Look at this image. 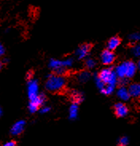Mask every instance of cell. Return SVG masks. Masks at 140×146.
<instances>
[{"instance_id":"obj_1","label":"cell","mask_w":140,"mask_h":146,"mask_svg":"<svg viewBox=\"0 0 140 146\" xmlns=\"http://www.w3.org/2000/svg\"><path fill=\"white\" fill-rule=\"evenodd\" d=\"M66 80L64 76L57 74H51L48 77L46 82V89L51 93H58L65 88Z\"/></svg>"},{"instance_id":"obj_2","label":"cell","mask_w":140,"mask_h":146,"mask_svg":"<svg viewBox=\"0 0 140 146\" xmlns=\"http://www.w3.org/2000/svg\"><path fill=\"white\" fill-rule=\"evenodd\" d=\"M137 71V65L131 61H127L120 63L116 68V74L118 78H131Z\"/></svg>"},{"instance_id":"obj_3","label":"cell","mask_w":140,"mask_h":146,"mask_svg":"<svg viewBox=\"0 0 140 146\" xmlns=\"http://www.w3.org/2000/svg\"><path fill=\"white\" fill-rule=\"evenodd\" d=\"M72 65H73V60L71 58H68L64 61L51 59L49 64L50 67L53 70L55 74L61 75V76H64V74L67 72V68L72 66Z\"/></svg>"},{"instance_id":"obj_4","label":"cell","mask_w":140,"mask_h":146,"mask_svg":"<svg viewBox=\"0 0 140 146\" xmlns=\"http://www.w3.org/2000/svg\"><path fill=\"white\" fill-rule=\"evenodd\" d=\"M96 77L101 82L104 83L105 85L112 86L116 87L117 82H118V77L116 74L115 71H113L110 68L103 69L98 74Z\"/></svg>"},{"instance_id":"obj_5","label":"cell","mask_w":140,"mask_h":146,"mask_svg":"<svg viewBox=\"0 0 140 146\" xmlns=\"http://www.w3.org/2000/svg\"><path fill=\"white\" fill-rule=\"evenodd\" d=\"M46 96L45 94H38L37 98L34 99L30 100V104H29V110L30 111V113H35L38 110L39 108L41 106H42L44 102H46Z\"/></svg>"},{"instance_id":"obj_6","label":"cell","mask_w":140,"mask_h":146,"mask_svg":"<svg viewBox=\"0 0 140 146\" xmlns=\"http://www.w3.org/2000/svg\"><path fill=\"white\" fill-rule=\"evenodd\" d=\"M28 82V96L30 100L34 99L38 97V84L36 80L34 79H29Z\"/></svg>"},{"instance_id":"obj_7","label":"cell","mask_w":140,"mask_h":146,"mask_svg":"<svg viewBox=\"0 0 140 146\" xmlns=\"http://www.w3.org/2000/svg\"><path fill=\"white\" fill-rule=\"evenodd\" d=\"M100 59H101L102 63L104 65L109 66V65H112L115 62L116 56H115V54L113 53V51L107 49L101 53Z\"/></svg>"},{"instance_id":"obj_8","label":"cell","mask_w":140,"mask_h":146,"mask_svg":"<svg viewBox=\"0 0 140 146\" xmlns=\"http://www.w3.org/2000/svg\"><path fill=\"white\" fill-rule=\"evenodd\" d=\"M114 112L118 117H124L128 113V108L124 103L118 102L114 106Z\"/></svg>"},{"instance_id":"obj_9","label":"cell","mask_w":140,"mask_h":146,"mask_svg":"<svg viewBox=\"0 0 140 146\" xmlns=\"http://www.w3.org/2000/svg\"><path fill=\"white\" fill-rule=\"evenodd\" d=\"M25 126H26V122H25V121L20 120L18 121H17V122L15 123V124L13 125V126L11 127V134L14 135V136L20 135L24 131Z\"/></svg>"},{"instance_id":"obj_10","label":"cell","mask_w":140,"mask_h":146,"mask_svg":"<svg viewBox=\"0 0 140 146\" xmlns=\"http://www.w3.org/2000/svg\"><path fill=\"white\" fill-rule=\"evenodd\" d=\"M92 49V44L85 43L81 45L77 51V55L79 59H83L88 54Z\"/></svg>"},{"instance_id":"obj_11","label":"cell","mask_w":140,"mask_h":146,"mask_svg":"<svg viewBox=\"0 0 140 146\" xmlns=\"http://www.w3.org/2000/svg\"><path fill=\"white\" fill-rule=\"evenodd\" d=\"M128 92L131 97L133 98H140V83H133L128 87Z\"/></svg>"},{"instance_id":"obj_12","label":"cell","mask_w":140,"mask_h":146,"mask_svg":"<svg viewBox=\"0 0 140 146\" xmlns=\"http://www.w3.org/2000/svg\"><path fill=\"white\" fill-rule=\"evenodd\" d=\"M121 43V39L118 37V36H115V37H112L110 39L108 40V44H107V46H108V50H115Z\"/></svg>"},{"instance_id":"obj_13","label":"cell","mask_w":140,"mask_h":146,"mask_svg":"<svg viewBox=\"0 0 140 146\" xmlns=\"http://www.w3.org/2000/svg\"><path fill=\"white\" fill-rule=\"evenodd\" d=\"M117 96L119 97V98L123 101H128L129 98H131L128 90L124 86H121L119 88V90H117Z\"/></svg>"},{"instance_id":"obj_14","label":"cell","mask_w":140,"mask_h":146,"mask_svg":"<svg viewBox=\"0 0 140 146\" xmlns=\"http://www.w3.org/2000/svg\"><path fill=\"white\" fill-rule=\"evenodd\" d=\"M78 114V104L73 103L69 109V118L73 120L77 118Z\"/></svg>"},{"instance_id":"obj_15","label":"cell","mask_w":140,"mask_h":146,"mask_svg":"<svg viewBox=\"0 0 140 146\" xmlns=\"http://www.w3.org/2000/svg\"><path fill=\"white\" fill-rule=\"evenodd\" d=\"M71 99L73 100V103L79 104L83 100V95L81 93H79V92L74 91L71 94Z\"/></svg>"},{"instance_id":"obj_16","label":"cell","mask_w":140,"mask_h":146,"mask_svg":"<svg viewBox=\"0 0 140 146\" xmlns=\"http://www.w3.org/2000/svg\"><path fill=\"white\" fill-rule=\"evenodd\" d=\"M90 78V74L88 71H82L78 75V79L81 82H85Z\"/></svg>"},{"instance_id":"obj_17","label":"cell","mask_w":140,"mask_h":146,"mask_svg":"<svg viewBox=\"0 0 140 146\" xmlns=\"http://www.w3.org/2000/svg\"><path fill=\"white\" fill-rule=\"evenodd\" d=\"M115 90V86H108V85H106L105 87L102 90L101 93L104 94L105 95H110L112 94L113 93V91Z\"/></svg>"},{"instance_id":"obj_18","label":"cell","mask_w":140,"mask_h":146,"mask_svg":"<svg viewBox=\"0 0 140 146\" xmlns=\"http://www.w3.org/2000/svg\"><path fill=\"white\" fill-rule=\"evenodd\" d=\"M129 144V139L127 137H122L118 141V146H127Z\"/></svg>"},{"instance_id":"obj_19","label":"cell","mask_w":140,"mask_h":146,"mask_svg":"<svg viewBox=\"0 0 140 146\" xmlns=\"http://www.w3.org/2000/svg\"><path fill=\"white\" fill-rule=\"evenodd\" d=\"M96 61L92 58H88L85 61V66L87 69H92L96 66Z\"/></svg>"},{"instance_id":"obj_20","label":"cell","mask_w":140,"mask_h":146,"mask_svg":"<svg viewBox=\"0 0 140 146\" xmlns=\"http://www.w3.org/2000/svg\"><path fill=\"white\" fill-rule=\"evenodd\" d=\"M132 52L135 56L140 57V43L137 44L132 48Z\"/></svg>"},{"instance_id":"obj_21","label":"cell","mask_w":140,"mask_h":146,"mask_svg":"<svg viewBox=\"0 0 140 146\" xmlns=\"http://www.w3.org/2000/svg\"><path fill=\"white\" fill-rule=\"evenodd\" d=\"M130 39L131 41H134V42H137L140 40V34L139 33H135V34H132L130 35Z\"/></svg>"},{"instance_id":"obj_22","label":"cell","mask_w":140,"mask_h":146,"mask_svg":"<svg viewBox=\"0 0 140 146\" xmlns=\"http://www.w3.org/2000/svg\"><path fill=\"white\" fill-rule=\"evenodd\" d=\"M3 146H17V145H16L15 141H9L5 143Z\"/></svg>"},{"instance_id":"obj_23","label":"cell","mask_w":140,"mask_h":146,"mask_svg":"<svg viewBox=\"0 0 140 146\" xmlns=\"http://www.w3.org/2000/svg\"><path fill=\"white\" fill-rule=\"evenodd\" d=\"M50 110V107L45 106L42 108V110L41 111H42V113H48Z\"/></svg>"},{"instance_id":"obj_24","label":"cell","mask_w":140,"mask_h":146,"mask_svg":"<svg viewBox=\"0 0 140 146\" xmlns=\"http://www.w3.org/2000/svg\"><path fill=\"white\" fill-rule=\"evenodd\" d=\"M4 53H5V49H4L3 46L0 43V57H2V56L3 55Z\"/></svg>"},{"instance_id":"obj_25","label":"cell","mask_w":140,"mask_h":146,"mask_svg":"<svg viewBox=\"0 0 140 146\" xmlns=\"http://www.w3.org/2000/svg\"><path fill=\"white\" fill-rule=\"evenodd\" d=\"M137 69H139L140 70V58L139 60V62H138V63H137Z\"/></svg>"},{"instance_id":"obj_26","label":"cell","mask_w":140,"mask_h":146,"mask_svg":"<svg viewBox=\"0 0 140 146\" xmlns=\"http://www.w3.org/2000/svg\"><path fill=\"white\" fill-rule=\"evenodd\" d=\"M2 68H3V62H2L0 61V70H1Z\"/></svg>"},{"instance_id":"obj_27","label":"cell","mask_w":140,"mask_h":146,"mask_svg":"<svg viewBox=\"0 0 140 146\" xmlns=\"http://www.w3.org/2000/svg\"><path fill=\"white\" fill-rule=\"evenodd\" d=\"M2 113H3V111H2V109L0 108V117L2 116Z\"/></svg>"}]
</instances>
